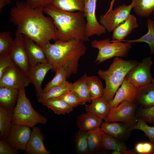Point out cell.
<instances>
[{
	"label": "cell",
	"instance_id": "1",
	"mask_svg": "<svg viewBox=\"0 0 154 154\" xmlns=\"http://www.w3.org/2000/svg\"><path fill=\"white\" fill-rule=\"evenodd\" d=\"M44 9L31 7L26 1H17L11 8L10 20L16 26L15 35L27 36L42 47L47 42L56 40V29L50 17L45 16Z\"/></svg>",
	"mask_w": 154,
	"mask_h": 154
},
{
	"label": "cell",
	"instance_id": "2",
	"mask_svg": "<svg viewBox=\"0 0 154 154\" xmlns=\"http://www.w3.org/2000/svg\"><path fill=\"white\" fill-rule=\"evenodd\" d=\"M55 42L53 44L47 42L42 48L52 66V71L56 72L57 68L63 67L69 78L77 73L79 59L85 54L86 47L84 42L78 39Z\"/></svg>",
	"mask_w": 154,
	"mask_h": 154
},
{
	"label": "cell",
	"instance_id": "3",
	"mask_svg": "<svg viewBox=\"0 0 154 154\" xmlns=\"http://www.w3.org/2000/svg\"><path fill=\"white\" fill-rule=\"evenodd\" d=\"M44 12L54 20L56 29L55 41L64 42L73 39L84 42L89 41L86 35V23L83 12L64 11L52 4L44 8Z\"/></svg>",
	"mask_w": 154,
	"mask_h": 154
},
{
	"label": "cell",
	"instance_id": "4",
	"mask_svg": "<svg viewBox=\"0 0 154 154\" xmlns=\"http://www.w3.org/2000/svg\"><path fill=\"white\" fill-rule=\"evenodd\" d=\"M138 63L135 60H125L115 57L107 70H98L99 77L105 81L104 95L109 103L113 99L128 72Z\"/></svg>",
	"mask_w": 154,
	"mask_h": 154
},
{
	"label": "cell",
	"instance_id": "5",
	"mask_svg": "<svg viewBox=\"0 0 154 154\" xmlns=\"http://www.w3.org/2000/svg\"><path fill=\"white\" fill-rule=\"evenodd\" d=\"M19 90L18 100L13 111V124L25 125L33 128L38 123L46 124L47 118L33 107L26 96L25 87H21Z\"/></svg>",
	"mask_w": 154,
	"mask_h": 154
},
{
	"label": "cell",
	"instance_id": "6",
	"mask_svg": "<svg viewBox=\"0 0 154 154\" xmlns=\"http://www.w3.org/2000/svg\"><path fill=\"white\" fill-rule=\"evenodd\" d=\"M91 44L92 47L99 50L95 61L97 64L114 57H126L131 47L130 43L110 40L109 38L99 40L95 39Z\"/></svg>",
	"mask_w": 154,
	"mask_h": 154
},
{
	"label": "cell",
	"instance_id": "7",
	"mask_svg": "<svg viewBox=\"0 0 154 154\" xmlns=\"http://www.w3.org/2000/svg\"><path fill=\"white\" fill-rule=\"evenodd\" d=\"M138 106L135 100L124 101L117 107L111 108L105 122H120L130 127L134 126L137 122L135 113Z\"/></svg>",
	"mask_w": 154,
	"mask_h": 154
},
{
	"label": "cell",
	"instance_id": "8",
	"mask_svg": "<svg viewBox=\"0 0 154 154\" xmlns=\"http://www.w3.org/2000/svg\"><path fill=\"white\" fill-rule=\"evenodd\" d=\"M153 61L150 56L143 59L130 69L125 77L129 82L138 88L151 83L153 78L151 73Z\"/></svg>",
	"mask_w": 154,
	"mask_h": 154
},
{
	"label": "cell",
	"instance_id": "9",
	"mask_svg": "<svg viewBox=\"0 0 154 154\" xmlns=\"http://www.w3.org/2000/svg\"><path fill=\"white\" fill-rule=\"evenodd\" d=\"M133 4L120 5L107 14L99 17L100 23L108 32H113L119 25L125 21L130 14Z\"/></svg>",
	"mask_w": 154,
	"mask_h": 154
},
{
	"label": "cell",
	"instance_id": "10",
	"mask_svg": "<svg viewBox=\"0 0 154 154\" xmlns=\"http://www.w3.org/2000/svg\"><path fill=\"white\" fill-rule=\"evenodd\" d=\"M30 83L28 76L15 64L6 68L0 77V86L19 90Z\"/></svg>",
	"mask_w": 154,
	"mask_h": 154
},
{
	"label": "cell",
	"instance_id": "11",
	"mask_svg": "<svg viewBox=\"0 0 154 154\" xmlns=\"http://www.w3.org/2000/svg\"><path fill=\"white\" fill-rule=\"evenodd\" d=\"M97 0H84L83 13L86 21L87 37L99 36L106 33L104 27L98 21L96 16Z\"/></svg>",
	"mask_w": 154,
	"mask_h": 154
},
{
	"label": "cell",
	"instance_id": "12",
	"mask_svg": "<svg viewBox=\"0 0 154 154\" xmlns=\"http://www.w3.org/2000/svg\"><path fill=\"white\" fill-rule=\"evenodd\" d=\"M16 36L9 55L15 64L28 77L31 67L25 49L23 35L20 34Z\"/></svg>",
	"mask_w": 154,
	"mask_h": 154
},
{
	"label": "cell",
	"instance_id": "13",
	"mask_svg": "<svg viewBox=\"0 0 154 154\" xmlns=\"http://www.w3.org/2000/svg\"><path fill=\"white\" fill-rule=\"evenodd\" d=\"M25 125L13 124L7 141L13 148L25 150L32 131Z\"/></svg>",
	"mask_w": 154,
	"mask_h": 154
},
{
	"label": "cell",
	"instance_id": "14",
	"mask_svg": "<svg viewBox=\"0 0 154 154\" xmlns=\"http://www.w3.org/2000/svg\"><path fill=\"white\" fill-rule=\"evenodd\" d=\"M23 35L25 46L31 67L39 63H48L42 47L27 36Z\"/></svg>",
	"mask_w": 154,
	"mask_h": 154
},
{
	"label": "cell",
	"instance_id": "15",
	"mask_svg": "<svg viewBox=\"0 0 154 154\" xmlns=\"http://www.w3.org/2000/svg\"><path fill=\"white\" fill-rule=\"evenodd\" d=\"M52 68V66L49 63H39L31 67L28 78L30 83L34 86L37 99L42 93L41 86L43 80L48 72Z\"/></svg>",
	"mask_w": 154,
	"mask_h": 154
},
{
	"label": "cell",
	"instance_id": "16",
	"mask_svg": "<svg viewBox=\"0 0 154 154\" xmlns=\"http://www.w3.org/2000/svg\"><path fill=\"white\" fill-rule=\"evenodd\" d=\"M138 88L127 81L125 77L114 97L109 103L110 108H114L124 101H135Z\"/></svg>",
	"mask_w": 154,
	"mask_h": 154
},
{
	"label": "cell",
	"instance_id": "17",
	"mask_svg": "<svg viewBox=\"0 0 154 154\" xmlns=\"http://www.w3.org/2000/svg\"><path fill=\"white\" fill-rule=\"evenodd\" d=\"M44 137L39 127H34L28 142L25 153L27 154H50L43 143Z\"/></svg>",
	"mask_w": 154,
	"mask_h": 154
},
{
	"label": "cell",
	"instance_id": "18",
	"mask_svg": "<svg viewBox=\"0 0 154 154\" xmlns=\"http://www.w3.org/2000/svg\"><path fill=\"white\" fill-rule=\"evenodd\" d=\"M130 127L120 122H103L100 127L102 131L121 141L127 139L132 131Z\"/></svg>",
	"mask_w": 154,
	"mask_h": 154
},
{
	"label": "cell",
	"instance_id": "19",
	"mask_svg": "<svg viewBox=\"0 0 154 154\" xmlns=\"http://www.w3.org/2000/svg\"><path fill=\"white\" fill-rule=\"evenodd\" d=\"M138 27L136 17L130 14L125 21L113 30L112 40L120 41L130 34L133 29Z\"/></svg>",
	"mask_w": 154,
	"mask_h": 154
},
{
	"label": "cell",
	"instance_id": "20",
	"mask_svg": "<svg viewBox=\"0 0 154 154\" xmlns=\"http://www.w3.org/2000/svg\"><path fill=\"white\" fill-rule=\"evenodd\" d=\"M85 106L87 112L90 113L104 120L107 117L111 109L109 103L104 95L92 100L90 104L86 105Z\"/></svg>",
	"mask_w": 154,
	"mask_h": 154
},
{
	"label": "cell",
	"instance_id": "21",
	"mask_svg": "<svg viewBox=\"0 0 154 154\" xmlns=\"http://www.w3.org/2000/svg\"><path fill=\"white\" fill-rule=\"evenodd\" d=\"M135 100L142 108L154 106V86L151 83L138 88Z\"/></svg>",
	"mask_w": 154,
	"mask_h": 154
},
{
	"label": "cell",
	"instance_id": "22",
	"mask_svg": "<svg viewBox=\"0 0 154 154\" xmlns=\"http://www.w3.org/2000/svg\"><path fill=\"white\" fill-rule=\"evenodd\" d=\"M19 94L18 89L0 86V106L13 112Z\"/></svg>",
	"mask_w": 154,
	"mask_h": 154
},
{
	"label": "cell",
	"instance_id": "23",
	"mask_svg": "<svg viewBox=\"0 0 154 154\" xmlns=\"http://www.w3.org/2000/svg\"><path fill=\"white\" fill-rule=\"evenodd\" d=\"M103 122L102 119L89 112L79 115L76 120L79 130L86 131L100 127Z\"/></svg>",
	"mask_w": 154,
	"mask_h": 154
},
{
	"label": "cell",
	"instance_id": "24",
	"mask_svg": "<svg viewBox=\"0 0 154 154\" xmlns=\"http://www.w3.org/2000/svg\"><path fill=\"white\" fill-rule=\"evenodd\" d=\"M88 76L86 73L74 83H72L70 90L76 93L85 104L86 102L91 103L89 88L87 82Z\"/></svg>",
	"mask_w": 154,
	"mask_h": 154
},
{
	"label": "cell",
	"instance_id": "25",
	"mask_svg": "<svg viewBox=\"0 0 154 154\" xmlns=\"http://www.w3.org/2000/svg\"><path fill=\"white\" fill-rule=\"evenodd\" d=\"M13 112L0 106V139L7 140L13 125Z\"/></svg>",
	"mask_w": 154,
	"mask_h": 154
},
{
	"label": "cell",
	"instance_id": "26",
	"mask_svg": "<svg viewBox=\"0 0 154 154\" xmlns=\"http://www.w3.org/2000/svg\"><path fill=\"white\" fill-rule=\"evenodd\" d=\"M84 0H52V4L63 11L74 12H83Z\"/></svg>",
	"mask_w": 154,
	"mask_h": 154
},
{
	"label": "cell",
	"instance_id": "27",
	"mask_svg": "<svg viewBox=\"0 0 154 154\" xmlns=\"http://www.w3.org/2000/svg\"><path fill=\"white\" fill-rule=\"evenodd\" d=\"M102 139V131L100 127L88 131L87 139L89 153L101 149Z\"/></svg>",
	"mask_w": 154,
	"mask_h": 154
},
{
	"label": "cell",
	"instance_id": "28",
	"mask_svg": "<svg viewBox=\"0 0 154 154\" xmlns=\"http://www.w3.org/2000/svg\"><path fill=\"white\" fill-rule=\"evenodd\" d=\"M133 8L138 16L148 17L154 11V0H132Z\"/></svg>",
	"mask_w": 154,
	"mask_h": 154
},
{
	"label": "cell",
	"instance_id": "29",
	"mask_svg": "<svg viewBox=\"0 0 154 154\" xmlns=\"http://www.w3.org/2000/svg\"><path fill=\"white\" fill-rule=\"evenodd\" d=\"M72 83L66 81L60 85L54 87L48 91L44 93L37 99L39 102L58 98L70 90Z\"/></svg>",
	"mask_w": 154,
	"mask_h": 154
},
{
	"label": "cell",
	"instance_id": "30",
	"mask_svg": "<svg viewBox=\"0 0 154 154\" xmlns=\"http://www.w3.org/2000/svg\"><path fill=\"white\" fill-rule=\"evenodd\" d=\"M41 103L43 105L51 109L54 114L58 115L68 113L74 109L64 101L56 98L48 100Z\"/></svg>",
	"mask_w": 154,
	"mask_h": 154
},
{
	"label": "cell",
	"instance_id": "31",
	"mask_svg": "<svg viewBox=\"0 0 154 154\" xmlns=\"http://www.w3.org/2000/svg\"><path fill=\"white\" fill-rule=\"evenodd\" d=\"M103 139L101 149L104 151L117 150L122 153L127 147L123 141H121L102 131ZM123 154V153H122Z\"/></svg>",
	"mask_w": 154,
	"mask_h": 154
},
{
	"label": "cell",
	"instance_id": "32",
	"mask_svg": "<svg viewBox=\"0 0 154 154\" xmlns=\"http://www.w3.org/2000/svg\"><path fill=\"white\" fill-rule=\"evenodd\" d=\"M147 25L148 29L147 32L140 38L133 40H122L120 42L125 41L129 43L145 42L149 46L150 53L154 54V20L150 19L147 20Z\"/></svg>",
	"mask_w": 154,
	"mask_h": 154
},
{
	"label": "cell",
	"instance_id": "33",
	"mask_svg": "<svg viewBox=\"0 0 154 154\" xmlns=\"http://www.w3.org/2000/svg\"><path fill=\"white\" fill-rule=\"evenodd\" d=\"M87 82L92 100L104 95V88L102 81L97 76H87Z\"/></svg>",
	"mask_w": 154,
	"mask_h": 154
},
{
	"label": "cell",
	"instance_id": "34",
	"mask_svg": "<svg viewBox=\"0 0 154 154\" xmlns=\"http://www.w3.org/2000/svg\"><path fill=\"white\" fill-rule=\"evenodd\" d=\"M88 131L79 130L75 138V145L77 151L79 154L89 153L87 135Z\"/></svg>",
	"mask_w": 154,
	"mask_h": 154
},
{
	"label": "cell",
	"instance_id": "35",
	"mask_svg": "<svg viewBox=\"0 0 154 154\" xmlns=\"http://www.w3.org/2000/svg\"><path fill=\"white\" fill-rule=\"evenodd\" d=\"M55 72L54 78L45 85L42 94L48 91L54 87L63 84L67 81V72L64 68L61 67L57 68Z\"/></svg>",
	"mask_w": 154,
	"mask_h": 154
},
{
	"label": "cell",
	"instance_id": "36",
	"mask_svg": "<svg viewBox=\"0 0 154 154\" xmlns=\"http://www.w3.org/2000/svg\"><path fill=\"white\" fill-rule=\"evenodd\" d=\"M14 40L9 31L0 33V55H9L11 51Z\"/></svg>",
	"mask_w": 154,
	"mask_h": 154
},
{
	"label": "cell",
	"instance_id": "37",
	"mask_svg": "<svg viewBox=\"0 0 154 154\" xmlns=\"http://www.w3.org/2000/svg\"><path fill=\"white\" fill-rule=\"evenodd\" d=\"M54 98L64 101L73 108L80 105L85 104L77 94L71 90L59 97Z\"/></svg>",
	"mask_w": 154,
	"mask_h": 154
},
{
	"label": "cell",
	"instance_id": "38",
	"mask_svg": "<svg viewBox=\"0 0 154 154\" xmlns=\"http://www.w3.org/2000/svg\"><path fill=\"white\" fill-rule=\"evenodd\" d=\"M129 129L131 131L134 129H139L142 131L149 138V141L154 143V127L149 126L146 122L142 119H137V124L130 127Z\"/></svg>",
	"mask_w": 154,
	"mask_h": 154
},
{
	"label": "cell",
	"instance_id": "39",
	"mask_svg": "<svg viewBox=\"0 0 154 154\" xmlns=\"http://www.w3.org/2000/svg\"><path fill=\"white\" fill-rule=\"evenodd\" d=\"M137 119H140L146 122L154 123V106L147 108H140L135 113Z\"/></svg>",
	"mask_w": 154,
	"mask_h": 154
},
{
	"label": "cell",
	"instance_id": "40",
	"mask_svg": "<svg viewBox=\"0 0 154 154\" xmlns=\"http://www.w3.org/2000/svg\"><path fill=\"white\" fill-rule=\"evenodd\" d=\"M133 149L136 154H154V143L150 141L139 142Z\"/></svg>",
	"mask_w": 154,
	"mask_h": 154
},
{
	"label": "cell",
	"instance_id": "41",
	"mask_svg": "<svg viewBox=\"0 0 154 154\" xmlns=\"http://www.w3.org/2000/svg\"><path fill=\"white\" fill-rule=\"evenodd\" d=\"M14 64L9 55H0V77L6 68Z\"/></svg>",
	"mask_w": 154,
	"mask_h": 154
},
{
	"label": "cell",
	"instance_id": "42",
	"mask_svg": "<svg viewBox=\"0 0 154 154\" xmlns=\"http://www.w3.org/2000/svg\"><path fill=\"white\" fill-rule=\"evenodd\" d=\"M18 150L12 148L7 140L0 141V154H19Z\"/></svg>",
	"mask_w": 154,
	"mask_h": 154
},
{
	"label": "cell",
	"instance_id": "43",
	"mask_svg": "<svg viewBox=\"0 0 154 154\" xmlns=\"http://www.w3.org/2000/svg\"><path fill=\"white\" fill-rule=\"evenodd\" d=\"M52 0H26V1L32 8L44 9L51 4Z\"/></svg>",
	"mask_w": 154,
	"mask_h": 154
},
{
	"label": "cell",
	"instance_id": "44",
	"mask_svg": "<svg viewBox=\"0 0 154 154\" xmlns=\"http://www.w3.org/2000/svg\"><path fill=\"white\" fill-rule=\"evenodd\" d=\"M6 3L5 0H0V12L1 13L2 12V9L6 5Z\"/></svg>",
	"mask_w": 154,
	"mask_h": 154
},
{
	"label": "cell",
	"instance_id": "45",
	"mask_svg": "<svg viewBox=\"0 0 154 154\" xmlns=\"http://www.w3.org/2000/svg\"><path fill=\"white\" fill-rule=\"evenodd\" d=\"M115 0H112L109 9L107 12L105 13L106 14H107L113 10V7Z\"/></svg>",
	"mask_w": 154,
	"mask_h": 154
},
{
	"label": "cell",
	"instance_id": "46",
	"mask_svg": "<svg viewBox=\"0 0 154 154\" xmlns=\"http://www.w3.org/2000/svg\"><path fill=\"white\" fill-rule=\"evenodd\" d=\"M112 154H123L122 152L117 151L114 150L111 153Z\"/></svg>",
	"mask_w": 154,
	"mask_h": 154
},
{
	"label": "cell",
	"instance_id": "47",
	"mask_svg": "<svg viewBox=\"0 0 154 154\" xmlns=\"http://www.w3.org/2000/svg\"><path fill=\"white\" fill-rule=\"evenodd\" d=\"M6 5L9 4L11 3L10 0H5Z\"/></svg>",
	"mask_w": 154,
	"mask_h": 154
},
{
	"label": "cell",
	"instance_id": "48",
	"mask_svg": "<svg viewBox=\"0 0 154 154\" xmlns=\"http://www.w3.org/2000/svg\"><path fill=\"white\" fill-rule=\"evenodd\" d=\"M151 83L154 86V78H152L151 80Z\"/></svg>",
	"mask_w": 154,
	"mask_h": 154
}]
</instances>
